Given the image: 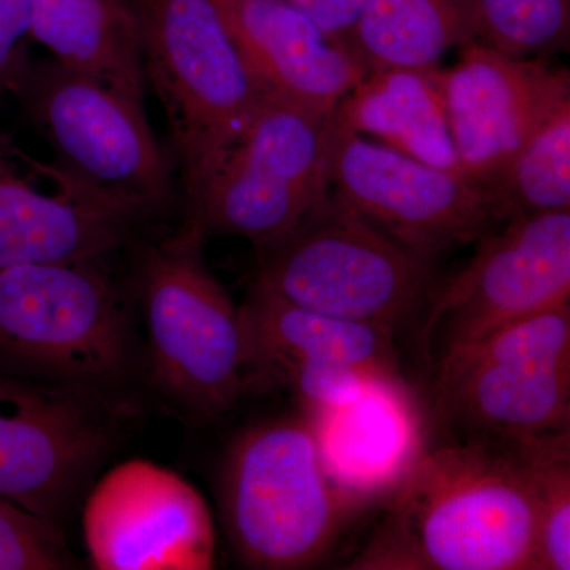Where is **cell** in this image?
Returning <instances> with one entry per match:
<instances>
[{"mask_svg":"<svg viewBox=\"0 0 570 570\" xmlns=\"http://www.w3.org/2000/svg\"><path fill=\"white\" fill-rule=\"evenodd\" d=\"M96 395L0 370V498L56 520L111 444Z\"/></svg>","mask_w":570,"mask_h":570,"instance_id":"cell-12","label":"cell"},{"mask_svg":"<svg viewBox=\"0 0 570 570\" xmlns=\"http://www.w3.org/2000/svg\"><path fill=\"white\" fill-rule=\"evenodd\" d=\"M330 478L358 512L384 502L426 452V423L401 374H379L355 400L311 409Z\"/></svg>","mask_w":570,"mask_h":570,"instance_id":"cell-15","label":"cell"},{"mask_svg":"<svg viewBox=\"0 0 570 570\" xmlns=\"http://www.w3.org/2000/svg\"><path fill=\"white\" fill-rule=\"evenodd\" d=\"M469 264L439 283L420 328L430 360L489 336L501 326L570 303V212L504 223L478 242Z\"/></svg>","mask_w":570,"mask_h":570,"instance_id":"cell-11","label":"cell"},{"mask_svg":"<svg viewBox=\"0 0 570 570\" xmlns=\"http://www.w3.org/2000/svg\"><path fill=\"white\" fill-rule=\"evenodd\" d=\"M239 311L253 384L262 379L288 389L299 374L330 365L401 374L390 330L314 313L257 285Z\"/></svg>","mask_w":570,"mask_h":570,"instance_id":"cell-18","label":"cell"},{"mask_svg":"<svg viewBox=\"0 0 570 570\" xmlns=\"http://www.w3.org/2000/svg\"><path fill=\"white\" fill-rule=\"evenodd\" d=\"M489 193L499 224L570 212V99L540 124Z\"/></svg>","mask_w":570,"mask_h":570,"instance_id":"cell-22","label":"cell"},{"mask_svg":"<svg viewBox=\"0 0 570 570\" xmlns=\"http://www.w3.org/2000/svg\"><path fill=\"white\" fill-rule=\"evenodd\" d=\"M332 116L265 96L205 183L184 202L181 224L205 242L239 236L255 247L291 234L328 193Z\"/></svg>","mask_w":570,"mask_h":570,"instance_id":"cell-7","label":"cell"},{"mask_svg":"<svg viewBox=\"0 0 570 570\" xmlns=\"http://www.w3.org/2000/svg\"><path fill=\"white\" fill-rule=\"evenodd\" d=\"M557 438L428 448L348 569L535 570L538 456Z\"/></svg>","mask_w":570,"mask_h":570,"instance_id":"cell-1","label":"cell"},{"mask_svg":"<svg viewBox=\"0 0 570 570\" xmlns=\"http://www.w3.org/2000/svg\"><path fill=\"white\" fill-rule=\"evenodd\" d=\"M247 69L266 96L333 112L365 77L347 47L288 0H216Z\"/></svg>","mask_w":570,"mask_h":570,"instance_id":"cell-16","label":"cell"},{"mask_svg":"<svg viewBox=\"0 0 570 570\" xmlns=\"http://www.w3.org/2000/svg\"><path fill=\"white\" fill-rule=\"evenodd\" d=\"M257 250V287L395 335L426 309L439 285L436 262L400 245L330 190L291 234Z\"/></svg>","mask_w":570,"mask_h":570,"instance_id":"cell-4","label":"cell"},{"mask_svg":"<svg viewBox=\"0 0 570 570\" xmlns=\"http://www.w3.org/2000/svg\"><path fill=\"white\" fill-rule=\"evenodd\" d=\"M9 92L62 167L104 189L183 205L174 160L141 100L52 58L31 59Z\"/></svg>","mask_w":570,"mask_h":570,"instance_id":"cell-8","label":"cell"},{"mask_svg":"<svg viewBox=\"0 0 570 570\" xmlns=\"http://www.w3.org/2000/svg\"><path fill=\"white\" fill-rule=\"evenodd\" d=\"M333 121L420 163L463 174L445 110L444 69L439 66L365 75L336 105Z\"/></svg>","mask_w":570,"mask_h":570,"instance_id":"cell-19","label":"cell"},{"mask_svg":"<svg viewBox=\"0 0 570 570\" xmlns=\"http://www.w3.org/2000/svg\"><path fill=\"white\" fill-rule=\"evenodd\" d=\"M337 43L347 47L367 0H288Z\"/></svg>","mask_w":570,"mask_h":570,"instance_id":"cell-28","label":"cell"},{"mask_svg":"<svg viewBox=\"0 0 570 570\" xmlns=\"http://www.w3.org/2000/svg\"><path fill=\"white\" fill-rule=\"evenodd\" d=\"M479 41L513 58L568 50L570 0H469Z\"/></svg>","mask_w":570,"mask_h":570,"instance_id":"cell-23","label":"cell"},{"mask_svg":"<svg viewBox=\"0 0 570 570\" xmlns=\"http://www.w3.org/2000/svg\"><path fill=\"white\" fill-rule=\"evenodd\" d=\"M219 502L232 549L250 569L317 564L360 513L330 478L305 415L236 436L220 466Z\"/></svg>","mask_w":570,"mask_h":570,"instance_id":"cell-3","label":"cell"},{"mask_svg":"<svg viewBox=\"0 0 570 570\" xmlns=\"http://www.w3.org/2000/svg\"><path fill=\"white\" fill-rule=\"evenodd\" d=\"M66 568L69 550L56 521L0 498V570Z\"/></svg>","mask_w":570,"mask_h":570,"instance_id":"cell-26","label":"cell"},{"mask_svg":"<svg viewBox=\"0 0 570 570\" xmlns=\"http://www.w3.org/2000/svg\"><path fill=\"white\" fill-rule=\"evenodd\" d=\"M535 570L570 569V434L551 439L538 456Z\"/></svg>","mask_w":570,"mask_h":570,"instance_id":"cell-25","label":"cell"},{"mask_svg":"<svg viewBox=\"0 0 570 570\" xmlns=\"http://www.w3.org/2000/svg\"><path fill=\"white\" fill-rule=\"evenodd\" d=\"M170 209L37 159L0 129V268L115 257Z\"/></svg>","mask_w":570,"mask_h":570,"instance_id":"cell-9","label":"cell"},{"mask_svg":"<svg viewBox=\"0 0 570 570\" xmlns=\"http://www.w3.org/2000/svg\"><path fill=\"white\" fill-rule=\"evenodd\" d=\"M129 355L110 258L0 268V370L97 393L121 377Z\"/></svg>","mask_w":570,"mask_h":570,"instance_id":"cell-6","label":"cell"},{"mask_svg":"<svg viewBox=\"0 0 570 570\" xmlns=\"http://www.w3.org/2000/svg\"><path fill=\"white\" fill-rule=\"evenodd\" d=\"M82 532L100 570H208L216 535L200 491L151 461L130 460L94 487Z\"/></svg>","mask_w":570,"mask_h":570,"instance_id":"cell-13","label":"cell"},{"mask_svg":"<svg viewBox=\"0 0 570 570\" xmlns=\"http://www.w3.org/2000/svg\"><path fill=\"white\" fill-rule=\"evenodd\" d=\"M32 0H0V94L9 92L31 61Z\"/></svg>","mask_w":570,"mask_h":570,"instance_id":"cell-27","label":"cell"},{"mask_svg":"<svg viewBox=\"0 0 570 570\" xmlns=\"http://www.w3.org/2000/svg\"><path fill=\"white\" fill-rule=\"evenodd\" d=\"M570 362V303L520 318L439 358L436 374L497 363Z\"/></svg>","mask_w":570,"mask_h":570,"instance_id":"cell-24","label":"cell"},{"mask_svg":"<svg viewBox=\"0 0 570 570\" xmlns=\"http://www.w3.org/2000/svg\"><path fill=\"white\" fill-rule=\"evenodd\" d=\"M205 239L179 225L142 239L137 283L154 379L198 417H219L253 385L242 311L204 258Z\"/></svg>","mask_w":570,"mask_h":570,"instance_id":"cell-5","label":"cell"},{"mask_svg":"<svg viewBox=\"0 0 570 570\" xmlns=\"http://www.w3.org/2000/svg\"><path fill=\"white\" fill-rule=\"evenodd\" d=\"M475 40L469 0H367L347 48L367 75L434 67L452 48Z\"/></svg>","mask_w":570,"mask_h":570,"instance_id":"cell-21","label":"cell"},{"mask_svg":"<svg viewBox=\"0 0 570 570\" xmlns=\"http://www.w3.org/2000/svg\"><path fill=\"white\" fill-rule=\"evenodd\" d=\"M444 69L445 110L461 171L487 189L570 99L568 69L547 58H513L483 41L460 48Z\"/></svg>","mask_w":570,"mask_h":570,"instance_id":"cell-14","label":"cell"},{"mask_svg":"<svg viewBox=\"0 0 570 570\" xmlns=\"http://www.w3.org/2000/svg\"><path fill=\"white\" fill-rule=\"evenodd\" d=\"M146 88L167 121L183 204L245 130L266 94L247 69L216 0H127ZM183 206V205H181Z\"/></svg>","mask_w":570,"mask_h":570,"instance_id":"cell-2","label":"cell"},{"mask_svg":"<svg viewBox=\"0 0 570 570\" xmlns=\"http://www.w3.org/2000/svg\"><path fill=\"white\" fill-rule=\"evenodd\" d=\"M31 37L62 66L145 102L140 40L127 0H32Z\"/></svg>","mask_w":570,"mask_h":570,"instance_id":"cell-20","label":"cell"},{"mask_svg":"<svg viewBox=\"0 0 570 570\" xmlns=\"http://www.w3.org/2000/svg\"><path fill=\"white\" fill-rule=\"evenodd\" d=\"M326 183L341 204L400 245L438 262L499 224L489 189L330 121Z\"/></svg>","mask_w":570,"mask_h":570,"instance_id":"cell-10","label":"cell"},{"mask_svg":"<svg viewBox=\"0 0 570 570\" xmlns=\"http://www.w3.org/2000/svg\"><path fill=\"white\" fill-rule=\"evenodd\" d=\"M433 415L455 438L570 434V362L497 363L436 374Z\"/></svg>","mask_w":570,"mask_h":570,"instance_id":"cell-17","label":"cell"}]
</instances>
